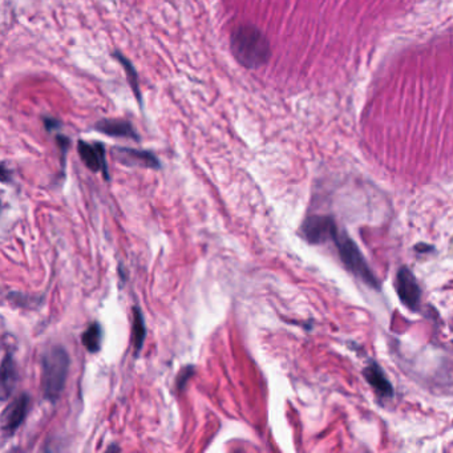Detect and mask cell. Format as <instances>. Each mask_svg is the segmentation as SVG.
Returning <instances> with one entry per match:
<instances>
[{
    "label": "cell",
    "mask_w": 453,
    "mask_h": 453,
    "mask_svg": "<svg viewBox=\"0 0 453 453\" xmlns=\"http://www.w3.org/2000/svg\"><path fill=\"white\" fill-rule=\"evenodd\" d=\"M230 51L237 63L246 69H258L271 58L270 42L254 24H241L230 35Z\"/></svg>",
    "instance_id": "cell-1"
},
{
    "label": "cell",
    "mask_w": 453,
    "mask_h": 453,
    "mask_svg": "<svg viewBox=\"0 0 453 453\" xmlns=\"http://www.w3.org/2000/svg\"><path fill=\"white\" fill-rule=\"evenodd\" d=\"M69 371V357L63 347L49 348L42 359V391L49 402H56L63 393Z\"/></svg>",
    "instance_id": "cell-2"
},
{
    "label": "cell",
    "mask_w": 453,
    "mask_h": 453,
    "mask_svg": "<svg viewBox=\"0 0 453 453\" xmlns=\"http://www.w3.org/2000/svg\"><path fill=\"white\" fill-rule=\"evenodd\" d=\"M334 243L336 245L341 259L343 262L344 266L352 273L355 274L358 278L364 282L366 284L377 289L379 287V281L374 275L373 270L370 268V266L367 265L366 258L363 257L361 251L359 248L357 246V243L350 238V235L347 233H336L334 237Z\"/></svg>",
    "instance_id": "cell-3"
},
{
    "label": "cell",
    "mask_w": 453,
    "mask_h": 453,
    "mask_svg": "<svg viewBox=\"0 0 453 453\" xmlns=\"http://www.w3.org/2000/svg\"><path fill=\"white\" fill-rule=\"evenodd\" d=\"M336 233V223L328 216L309 217L302 225V235L306 238L307 242L314 245L332 241Z\"/></svg>",
    "instance_id": "cell-4"
},
{
    "label": "cell",
    "mask_w": 453,
    "mask_h": 453,
    "mask_svg": "<svg viewBox=\"0 0 453 453\" xmlns=\"http://www.w3.org/2000/svg\"><path fill=\"white\" fill-rule=\"evenodd\" d=\"M396 291L408 309L413 311L419 309L422 298L420 286L408 267H400L396 274Z\"/></svg>",
    "instance_id": "cell-5"
},
{
    "label": "cell",
    "mask_w": 453,
    "mask_h": 453,
    "mask_svg": "<svg viewBox=\"0 0 453 453\" xmlns=\"http://www.w3.org/2000/svg\"><path fill=\"white\" fill-rule=\"evenodd\" d=\"M78 151L81 161L89 171L94 173L101 172L105 180H110L105 146L101 142H85L80 140L78 142Z\"/></svg>",
    "instance_id": "cell-6"
},
{
    "label": "cell",
    "mask_w": 453,
    "mask_h": 453,
    "mask_svg": "<svg viewBox=\"0 0 453 453\" xmlns=\"http://www.w3.org/2000/svg\"><path fill=\"white\" fill-rule=\"evenodd\" d=\"M31 404V399L27 393L17 396L11 404L7 407L1 416V429L3 432L12 435L16 429L23 424Z\"/></svg>",
    "instance_id": "cell-7"
},
{
    "label": "cell",
    "mask_w": 453,
    "mask_h": 453,
    "mask_svg": "<svg viewBox=\"0 0 453 453\" xmlns=\"http://www.w3.org/2000/svg\"><path fill=\"white\" fill-rule=\"evenodd\" d=\"M117 160L128 166H141L149 169H160L161 164L155 153L149 151H139L132 148H113Z\"/></svg>",
    "instance_id": "cell-8"
},
{
    "label": "cell",
    "mask_w": 453,
    "mask_h": 453,
    "mask_svg": "<svg viewBox=\"0 0 453 453\" xmlns=\"http://www.w3.org/2000/svg\"><path fill=\"white\" fill-rule=\"evenodd\" d=\"M94 129L110 137L140 140V135L137 133L136 128L129 120L124 119H103L94 124Z\"/></svg>",
    "instance_id": "cell-9"
},
{
    "label": "cell",
    "mask_w": 453,
    "mask_h": 453,
    "mask_svg": "<svg viewBox=\"0 0 453 453\" xmlns=\"http://www.w3.org/2000/svg\"><path fill=\"white\" fill-rule=\"evenodd\" d=\"M363 375L366 377L367 383L376 391V393L382 398H392L393 396V387L388 380V377L384 374V371L380 368V366L373 361L370 363L364 371Z\"/></svg>",
    "instance_id": "cell-10"
},
{
    "label": "cell",
    "mask_w": 453,
    "mask_h": 453,
    "mask_svg": "<svg viewBox=\"0 0 453 453\" xmlns=\"http://www.w3.org/2000/svg\"><path fill=\"white\" fill-rule=\"evenodd\" d=\"M17 383V371L12 355L7 354L1 361V399L7 400Z\"/></svg>",
    "instance_id": "cell-11"
},
{
    "label": "cell",
    "mask_w": 453,
    "mask_h": 453,
    "mask_svg": "<svg viewBox=\"0 0 453 453\" xmlns=\"http://www.w3.org/2000/svg\"><path fill=\"white\" fill-rule=\"evenodd\" d=\"M112 56L123 65L126 74V80H128V83L130 85V89H132L133 94L136 96L139 104L142 107V97H141L140 85H139V74H137L135 65L120 51H113Z\"/></svg>",
    "instance_id": "cell-12"
},
{
    "label": "cell",
    "mask_w": 453,
    "mask_h": 453,
    "mask_svg": "<svg viewBox=\"0 0 453 453\" xmlns=\"http://www.w3.org/2000/svg\"><path fill=\"white\" fill-rule=\"evenodd\" d=\"M81 342L89 352H99L103 343V328L100 327L99 323L91 325L83 334Z\"/></svg>",
    "instance_id": "cell-13"
},
{
    "label": "cell",
    "mask_w": 453,
    "mask_h": 453,
    "mask_svg": "<svg viewBox=\"0 0 453 453\" xmlns=\"http://www.w3.org/2000/svg\"><path fill=\"white\" fill-rule=\"evenodd\" d=\"M133 313H135V320H133V341H135V350H136V355H137V352H140L142 343L145 341L146 330H145V323H144V318H142L140 309L135 307Z\"/></svg>",
    "instance_id": "cell-14"
},
{
    "label": "cell",
    "mask_w": 453,
    "mask_h": 453,
    "mask_svg": "<svg viewBox=\"0 0 453 453\" xmlns=\"http://www.w3.org/2000/svg\"><path fill=\"white\" fill-rule=\"evenodd\" d=\"M43 123L46 126V129L48 132H52V130H58L60 126H63L62 121H59L58 119L55 117H44L43 119Z\"/></svg>",
    "instance_id": "cell-15"
}]
</instances>
